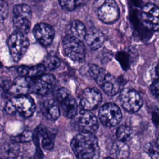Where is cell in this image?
Returning a JSON list of instances; mask_svg holds the SVG:
<instances>
[{
	"label": "cell",
	"instance_id": "obj_25",
	"mask_svg": "<svg viewBox=\"0 0 159 159\" xmlns=\"http://www.w3.org/2000/svg\"><path fill=\"white\" fill-rule=\"evenodd\" d=\"M131 134L132 130L130 127L125 125H122L117 128L116 135L118 140L126 142L130 139Z\"/></svg>",
	"mask_w": 159,
	"mask_h": 159
},
{
	"label": "cell",
	"instance_id": "obj_2",
	"mask_svg": "<svg viewBox=\"0 0 159 159\" xmlns=\"http://www.w3.org/2000/svg\"><path fill=\"white\" fill-rule=\"evenodd\" d=\"M88 71L89 76L94 79L97 84L107 95H116L119 91V81L104 68L94 65H88Z\"/></svg>",
	"mask_w": 159,
	"mask_h": 159
},
{
	"label": "cell",
	"instance_id": "obj_12",
	"mask_svg": "<svg viewBox=\"0 0 159 159\" xmlns=\"http://www.w3.org/2000/svg\"><path fill=\"white\" fill-rule=\"evenodd\" d=\"M102 101V95L96 88H86L79 96L80 104L83 109L91 111L98 107Z\"/></svg>",
	"mask_w": 159,
	"mask_h": 159
},
{
	"label": "cell",
	"instance_id": "obj_18",
	"mask_svg": "<svg viewBox=\"0 0 159 159\" xmlns=\"http://www.w3.org/2000/svg\"><path fill=\"white\" fill-rule=\"evenodd\" d=\"M84 40L90 48L96 50L102 45L105 38L102 32L96 29H91L86 32Z\"/></svg>",
	"mask_w": 159,
	"mask_h": 159
},
{
	"label": "cell",
	"instance_id": "obj_28",
	"mask_svg": "<svg viewBox=\"0 0 159 159\" xmlns=\"http://www.w3.org/2000/svg\"><path fill=\"white\" fill-rule=\"evenodd\" d=\"M32 133L29 130H25L17 136L13 137L12 140L16 142H27L32 139Z\"/></svg>",
	"mask_w": 159,
	"mask_h": 159
},
{
	"label": "cell",
	"instance_id": "obj_11",
	"mask_svg": "<svg viewBox=\"0 0 159 159\" xmlns=\"http://www.w3.org/2000/svg\"><path fill=\"white\" fill-rule=\"evenodd\" d=\"M120 101L123 108L129 112H137L143 105V99L139 93L132 89H124L120 94Z\"/></svg>",
	"mask_w": 159,
	"mask_h": 159
},
{
	"label": "cell",
	"instance_id": "obj_22",
	"mask_svg": "<svg viewBox=\"0 0 159 159\" xmlns=\"http://www.w3.org/2000/svg\"><path fill=\"white\" fill-rule=\"evenodd\" d=\"M13 25L16 31L20 32L24 34H27L30 29V19L20 16H14Z\"/></svg>",
	"mask_w": 159,
	"mask_h": 159
},
{
	"label": "cell",
	"instance_id": "obj_3",
	"mask_svg": "<svg viewBox=\"0 0 159 159\" xmlns=\"http://www.w3.org/2000/svg\"><path fill=\"white\" fill-rule=\"evenodd\" d=\"M5 111L12 115L27 118L30 117L35 111V104L34 99L27 94L13 96L5 105Z\"/></svg>",
	"mask_w": 159,
	"mask_h": 159
},
{
	"label": "cell",
	"instance_id": "obj_10",
	"mask_svg": "<svg viewBox=\"0 0 159 159\" xmlns=\"http://www.w3.org/2000/svg\"><path fill=\"white\" fill-rule=\"evenodd\" d=\"M75 127L80 132L94 133L99 127V122L96 117L89 111L81 110L73 117Z\"/></svg>",
	"mask_w": 159,
	"mask_h": 159
},
{
	"label": "cell",
	"instance_id": "obj_17",
	"mask_svg": "<svg viewBox=\"0 0 159 159\" xmlns=\"http://www.w3.org/2000/svg\"><path fill=\"white\" fill-rule=\"evenodd\" d=\"M30 78L24 76L17 77L9 89V92L14 96L27 94L29 93Z\"/></svg>",
	"mask_w": 159,
	"mask_h": 159
},
{
	"label": "cell",
	"instance_id": "obj_16",
	"mask_svg": "<svg viewBox=\"0 0 159 159\" xmlns=\"http://www.w3.org/2000/svg\"><path fill=\"white\" fill-rule=\"evenodd\" d=\"M40 107L41 112L48 120H55L60 115V106L54 99H43L40 102Z\"/></svg>",
	"mask_w": 159,
	"mask_h": 159
},
{
	"label": "cell",
	"instance_id": "obj_26",
	"mask_svg": "<svg viewBox=\"0 0 159 159\" xmlns=\"http://www.w3.org/2000/svg\"><path fill=\"white\" fill-rule=\"evenodd\" d=\"M42 65L46 70H54L60 66V60L55 56L48 55L43 60Z\"/></svg>",
	"mask_w": 159,
	"mask_h": 159
},
{
	"label": "cell",
	"instance_id": "obj_32",
	"mask_svg": "<svg viewBox=\"0 0 159 159\" xmlns=\"http://www.w3.org/2000/svg\"><path fill=\"white\" fill-rule=\"evenodd\" d=\"M11 82L9 79L7 78L1 77L0 78V90L4 91H9V89L11 85Z\"/></svg>",
	"mask_w": 159,
	"mask_h": 159
},
{
	"label": "cell",
	"instance_id": "obj_30",
	"mask_svg": "<svg viewBox=\"0 0 159 159\" xmlns=\"http://www.w3.org/2000/svg\"><path fill=\"white\" fill-rule=\"evenodd\" d=\"M147 153L153 158H158V145L157 141L156 143H149L147 148Z\"/></svg>",
	"mask_w": 159,
	"mask_h": 159
},
{
	"label": "cell",
	"instance_id": "obj_34",
	"mask_svg": "<svg viewBox=\"0 0 159 159\" xmlns=\"http://www.w3.org/2000/svg\"><path fill=\"white\" fill-rule=\"evenodd\" d=\"M32 1H34V2H39L43 1H44V0H32Z\"/></svg>",
	"mask_w": 159,
	"mask_h": 159
},
{
	"label": "cell",
	"instance_id": "obj_5",
	"mask_svg": "<svg viewBox=\"0 0 159 159\" xmlns=\"http://www.w3.org/2000/svg\"><path fill=\"white\" fill-rule=\"evenodd\" d=\"M53 99L60 106L62 112L66 117L72 119L78 112V105L70 92L64 87L57 89L53 92Z\"/></svg>",
	"mask_w": 159,
	"mask_h": 159
},
{
	"label": "cell",
	"instance_id": "obj_27",
	"mask_svg": "<svg viewBox=\"0 0 159 159\" xmlns=\"http://www.w3.org/2000/svg\"><path fill=\"white\" fill-rule=\"evenodd\" d=\"M116 58L119 61V62L121 64L122 68L126 70L130 65H129L130 63V55L129 56V54L126 52H120L117 54Z\"/></svg>",
	"mask_w": 159,
	"mask_h": 159
},
{
	"label": "cell",
	"instance_id": "obj_23",
	"mask_svg": "<svg viewBox=\"0 0 159 159\" xmlns=\"http://www.w3.org/2000/svg\"><path fill=\"white\" fill-rule=\"evenodd\" d=\"M89 0H58L61 8L67 11H71L84 5Z\"/></svg>",
	"mask_w": 159,
	"mask_h": 159
},
{
	"label": "cell",
	"instance_id": "obj_9",
	"mask_svg": "<svg viewBox=\"0 0 159 159\" xmlns=\"http://www.w3.org/2000/svg\"><path fill=\"white\" fill-rule=\"evenodd\" d=\"M30 79L29 92L37 95L45 96L54 88L55 78L52 74L40 75Z\"/></svg>",
	"mask_w": 159,
	"mask_h": 159
},
{
	"label": "cell",
	"instance_id": "obj_15",
	"mask_svg": "<svg viewBox=\"0 0 159 159\" xmlns=\"http://www.w3.org/2000/svg\"><path fill=\"white\" fill-rule=\"evenodd\" d=\"M57 132L54 129H50L40 125L34 131L32 134L35 142H37L39 138L42 139L41 143L42 147L45 150H52L54 145V139Z\"/></svg>",
	"mask_w": 159,
	"mask_h": 159
},
{
	"label": "cell",
	"instance_id": "obj_19",
	"mask_svg": "<svg viewBox=\"0 0 159 159\" xmlns=\"http://www.w3.org/2000/svg\"><path fill=\"white\" fill-rule=\"evenodd\" d=\"M86 32L87 30L84 24L78 20L71 21L67 28V34L71 35L82 41L84 39Z\"/></svg>",
	"mask_w": 159,
	"mask_h": 159
},
{
	"label": "cell",
	"instance_id": "obj_29",
	"mask_svg": "<svg viewBox=\"0 0 159 159\" xmlns=\"http://www.w3.org/2000/svg\"><path fill=\"white\" fill-rule=\"evenodd\" d=\"M8 13V5L4 0H0V24L2 23Z\"/></svg>",
	"mask_w": 159,
	"mask_h": 159
},
{
	"label": "cell",
	"instance_id": "obj_24",
	"mask_svg": "<svg viewBox=\"0 0 159 159\" xmlns=\"http://www.w3.org/2000/svg\"><path fill=\"white\" fill-rule=\"evenodd\" d=\"M14 16L24 17L31 19L32 11L30 7L25 4H20L16 5L13 9Z\"/></svg>",
	"mask_w": 159,
	"mask_h": 159
},
{
	"label": "cell",
	"instance_id": "obj_7",
	"mask_svg": "<svg viewBox=\"0 0 159 159\" xmlns=\"http://www.w3.org/2000/svg\"><path fill=\"white\" fill-rule=\"evenodd\" d=\"M7 45L13 60L19 61L27 52L29 42L26 34L16 30L9 37Z\"/></svg>",
	"mask_w": 159,
	"mask_h": 159
},
{
	"label": "cell",
	"instance_id": "obj_20",
	"mask_svg": "<svg viewBox=\"0 0 159 159\" xmlns=\"http://www.w3.org/2000/svg\"><path fill=\"white\" fill-rule=\"evenodd\" d=\"M110 157L115 158H126L129 155V146L125 142L118 140L112 146Z\"/></svg>",
	"mask_w": 159,
	"mask_h": 159
},
{
	"label": "cell",
	"instance_id": "obj_8",
	"mask_svg": "<svg viewBox=\"0 0 159 159\" xmlns=\"http://www.w3.org/2000/svg\"><path fill=\"white\" fill-rule=\"evenodd\" d=\"M98 117L102 124L108 127H112L120 122L122 119V112L116 104L106 103L100 107Z\"/></svg>",
	"mask_w": 159,
	"mask_h": 159
},
{
	"label": "cell",
	"instance_id": "obj_31",
	"mask_svg": "<svg viewBox=\"0 0 159 159\" xmlns=\"http://www.w3.org/2000/svg\"><path fill=\"white\" fill-rule=\"evenodd\" d=\"M6 153L7 154V157H16L18 155L19 147L16 144L7 145L6 149H5Z\"/></svg>",
	"mask_w": 159,
	"mask_h": 159
},
{
	"label": "cell",
	"instance_id": "obj_33",
	"mask_svg": "<svg viewBox=\"0 0 159 159\" xmlns=\"http://www.w3.org/2000/svg\"><path fill=\"white\" fill-rule=\"evenodd\" d=\"M150 92L152 93V94L157 99H158V78H157L152 83V84L150 86Z\"/></svg>",
	"mask_w": 159,
	"mask_h": 159
},
{
	"label": "cell",
	"instance_id": "obj_21",
	"mask_svg": "<svg viewBox=\"0 0 159 159\" xmlns=\"http://www.w3.org/2000/svg\"><path fill=\"white\" fill-rule=\"evenodd\" d=\"M45 70L42 63L34 66H20L17 68V72L20 76L34 78L43 74Z\"/></svg>",
	"mask_w": 159,
	"mask_h": 159
},
{
	"label": "cell",
	"instance_id": "obj_4",
	"mask_svg": "<svg viewBox=\"0 0 159 159\" xmlns=\"http://www.w3.org/2000/svg\"><path fill=\"white\" fill-rule=\"evenodd\" d=\"M94 9L99 19L106 24L116 22L120 16V9L115 0H95Z\"/></svg>",
	"mask_w": 159,
	"mask_h": 159
},
{
	"label": "cell",
	"instance_id": "obj_14",
	"mask_svg": "<svg viewBox=\"0 0 159 159\" xmlns=\"http://www.w3.org/2000/svg\"><path fill=\"white\" fill-rule=\"evenodd\" d=\"M33 34L39 43L44 47L50 45L55 37L53 27L47 23L37 24L33 29Z\"/></svg>",
	"mask_w": 159,
	"mask_h": 159
},
{
	"label": "cell",
	"instance_id": "obj_6",
	"mask_svg": "<svg viewBox=\"0 0 159 159\" xmlns=\"http://www.w3.org/2000/svg\"><path fill=\"white\" fill-rule=\"evenodd\" d=\"M62 45L64 53L71 60L77 62L84 60L86 48L82 40L67 34L63 40Z\"/></svg>",
	"mask_w": 159,
	"mask_h": 159
},
{
	"label": "cell",
	"instance_id": "obj_1",
	"mask_svg": "<svg viewBox=\"0 0 159 159\" xmlns=\"http://www.w3.org/2000/svg\"><path fill=\"white\" fill-rule=\"evenodd\" d=\"M71 147L78 158L92 159L99 157L98 139L93 133L80 132L71 140Z\"/></svg>",
	"mask_w": 159,
	"mask_h": 159
},
{
	"label": "cell",
	"instance_id": "obj_13",
	"mask_svg": "<svg viewBox=\"0 0 159 159\" xmlns=\"http://www.w3.org/2000/svg\"><path fill=\"white\" fill-rule=\"evenodd\" d=\"M140 18L143 25L149 30H158V8L152 3L145 4L142 9Z\"/></svg>",
	"mask_w": 159,
	"mask_h": 159
}]
</instances>
